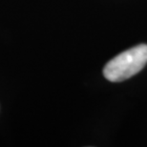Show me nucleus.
Returning <instances> with one entry per match:
<instances>
[{"mask_svg":"<svg viewBox=\"0 0 147 147\" xmlns=\"http://www.w3.org/2000/svg\"><path fill=\"white\" fill-rule=\"evenodd\" d=\"M146 63L147 45L140 44L111 59L104 67L103 75L109 81H122L139 73Z\"/></svg>","mask_w":147,"mask_h":147,"instance_id":"f257e3e1","label":"nucleus"}]
</instances>
